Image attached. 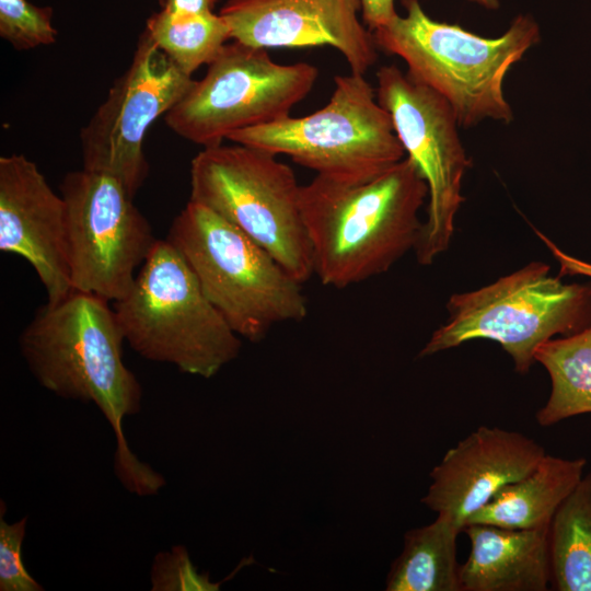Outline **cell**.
Here are the masks:
<instances>
[{"instance_id": "23", "label": "cell", "mask_w": 591, "mask_h": 591, "mask_svg": "<svg viewBox=\"0 0 591 591\" xmlns=\"http://www.w3.org/2000/svg\"><path fill=\"white\" fill-rule=\"evenodd\" d=\"M151 584L153 591H217L220 587V583L210 581L208 573L198 572L189 559L187 549L181 545L155 556Z\"/></svg>"}, {"instance_id": "7", "label": "cell", "mask_w": 591, "mask_h": 591, "mask_svg": "<svg viewBox=\"0 0 591 591\" xmlns=\"http://www.w3.org/2000/svg\"><path fill=\"white\" fill-rule=\"evenodd\" d=\"M189 200L237 227L301 283L314 275L293 170L240 143L202 148L189 169Z\"/></svg>"}, {"instance_id": "13", "label": "cell", "mask_w": 591, "mask_h": 591, "mask_svg": "<svg viewBox=\"0 0 591 591\" xmlns=\"http://www.w3.org/2000/svg\"><path fill=\"white\" fill-rule=\"evenodd\" d=\"M359 13L360 0H227L219 11L235 42L263 49L328 45L350 72L364 76L378 46Z\"/></svg>"}, {"instance_id": "19", "label": "cell", "mask_w": 591, "mask_h": 591, "mask_svg": "<svg viewBox=\"0 0 591 591\" xmlns=\"http://www.w3.org/2000/svg\"><path fill=\"white\" fill-rule=\"evenodd\" d=\"M551 379V393L536 413L542 427L591 414V324L561 338L543 343L534 354Z\"/></svg>"}, {"instance_id": "27", "label": "cell", "mask_w": 591, "mask_h": 591, "mask_svg": "<svg viewBox=\"0 0 591 591\" xmlns=\"http://www.w3.org/2000/svg\"><path fill=\"white\" fill-rule=\"evenodd\" d=\"M215 3L216 0H160L161 9L173 13H210Z\"/></svg>"}, {"instance_id": "24", "label": "cell", "mask_w": 591, "mask_h": 591, "mask_svg": "<svg viewBox=\"0 0 591 591\" xmlns=\"http://www.w3.org/2000/svg\"><path fill=\"white\" fill-rule=\"evenodd\" d=\"M3 501L0 517V590L43 591L44 588L27 572L22 560V543L27 517L9 524L3 519Z\"/></svg>"}, {"instance_id": "3", "label": "cell", "mask_w": 591, "mask_h": 591, "mask_svg": "<svg viewBox=\"0 0 591 591\" xmlns=\"http://www.w3.org/2000/svg\"><path fill=\"white\" fill-rule=\"evenodd\" d=\"M397 14L373 33L378 48L399 57L414 81L431 89L451 106L460 128L490 119L513 120L503 82L510 69L541 40L529 14L517 15L497 37H484L457 24L431 19L420 0H402Z\"/></svg>"}, {"instance_id": "18", "label": "cell", "mask_w": 591, "mask_h": 591, "mask_svg": "<svg viewBox=\"0 0 591 591\" xmlns=\"http://www.w3.org/2000/svg\"><path fill=\"white\" fill-rule=\"evenodd\" d=\"M463 528L453 519H437L404 535L402 553L392 563L386 591H461L456 538Z\"/></svg>"}, {"instance_id": "22", "label": "cell", "mask_w": 591, "mask_h": 591, "mask_svg": "<svg viewBox=\"0 0 591 591\" xmlns=\"http://www.w3.org/2000/svg\"><path fill=\"white\" fill-rule=\"evenodd\" d=\"M49 7L27 0H0V36L15 49L27 50L56 42Z\"/></svg>"}, {"instance_id": "14", "label": "cell", "mask_w": 591, "mask_h": 591, "mask_svg": "<svg viewBox=\"0 0 591 591\" xmlns=\"http://www.w3.org/2000/svg\"><path fill=\"white\" fill-rule=\"evenodd\" d=\"M0 251L32 266L47 302H57L72 290L63 198L20 153L0 158Z\"/></svg>"}, {"instance_id": "17", "label": "cell", "mask_w": 591, "mask_h": 591, "mask_svg": "<svg viewBox=\"0 0 591 591\" xmlns=\"http://www.w3.org/2000/svg\"><path fill=\"white\" fill-rule=\"evenodd\" d=\"M586 465L583 457L545 454L529 474L496 493L466 524L548 529L559 506L583 476Z\"/></svg>"}, {"instance_id": "20", "label": "cell", "mask_w": 591, "mask_h": 591, "mask_svg": "<svg viewBox=\"0 0 591 591\" xmlns=\"http://www.w3.org/2000/svg\"><path fill=\"white\" fill-rule=\"evenodd\" d=\"M548 538L551 586L558 591H591V471L559 506Z\"/></svg>"}, {"instance_id": "5", "label": "cell", "mask_w": 591, "mask_h": 591, "mask_svg": "<svg viewBox=\"0 0 591 591\" xmlns=\"http://www.w3.org/2000/svg\"><path fill=\"white\" fill-rule=\"evenodd\" d=\"M113 308L125 340L137 354L184 373L212 378L240 354V336L166 239L157 241L131 290Z\"/></svg>"}, {"instance_id": "2", "label": "cell", "mask_w": 591, "mask_h": 591, "mask_svg": "<svg viewBox=\"0 0 591 591\" xmlns=\"http://www.w3.org/2000/svg\"><path fill=\"white\" fill-rule=\"evenodd\" d=\"M427 199L428 186L407 157L366 182L316 175L301 185V212L320 282L344 289L386 273L415 250Z\"/></svg>"}, {"instance_id": "26", "label": "cell", "mask_w": 591, "mask_h": 591, "mask_svg": "<svg viewBox=\"0 0 591 591\" xmlns=\"http://www.w3.org/2000/svg\"><path fill=\"white\" fill-rule=\"evenodd\" d=\"M536 235L546 245L554 258L559 265V277L563 276H586L591 278V264L576 258L563 252L553 241L545 234L535 230Z\"/></svg>"}, {"instance_id": "28", "label": "cell", "mask_w": 591, "mask_h": 591, "mask_svg": "<svg viewBox=\"0 0 591 591\" xmlns=\"http://www.w3.org/2000/svg\"><path fill=\"white\" fill-rule=\"evenodd\" d=\"M472 3L480 5L487 10H497L500 7L499 0H467Z\"/></svg>"}, {"instance_id": "4", "label": "cell", "mask_w": 591, "mask_h": 591, "mask_svg": "<svg viewBox=\"0 0 591 591\" xmlns=\"http://www.w3.org/2000/svg\"><path fill=\"white\" fill-rule=\"evenodd\" d=\"M166 240L182 254L233 332L263 340L277 324L301 322L309 312L302 283L266 250L208 207L188 200Z\"/></svg>"}, {"instance_id": "16", "label": "cell", "mask_w": 591, "mask_h": 591, "mask_svg": "<svg viewBox=\"0 0 591 591\" xmlns=\"http://www.w3.org/2000/svg\"><path fill=\"white\" fill-rule=\"evenodd\" d=\"M548 529L466 524L471 549L461 591H546L552 582Z\"/></svg>"}, {"instance_id": "15", "label": "cell", "mask_w": 591, "mask_h": 591, "mask_svg": "<svg viewBox=\"0 0 591 591\" xmlns=\"http://www.w3.org/2000/svg\"><path fill=\"white\" fill-rule=\"evenodd\" d=\"M545 454L542 444L521 432L480 426L432 468L421 502L464 529L473 513L503 486L529 474Z\"/></svg>"}, {"instance_id": "12", "label": "cell", "mask_w": 591, "mask_h": 591, "mask_svg": "<svg viewBox=\"0 0 591 591\" xmlns=\"http://www.w3.org/2000/svg\"><path fill=\"white\" fill-rule=\"evenodd\" d=\"M194 81L143 31L129 67L81 129L82 167L115 177L135 197L149 174L143 150L148 129Z\"/></svg>"}, {"instance_id": "1", "label": "cell", "mask_w": 591, "mask_h": 591, "mask_svg": "<svg viewBox=\"0 0 591 591\" xmlns=\"http://www.w3.org/2000/svg\"><path fill=\"white\" fill-rule=\"evenodd\" d=\"M108 303L76 289L46 302L22 331L20 350L43 387L97 406L116 437L119 480L139 496L153 495L164 478L137 459L123 432L124 419L140 410L142 389L123 361L125 337Z\"/></svg>"}, {"instance_id": "9", "label": "cell", "mask_w": 591, "mask_h": 591, "mask_svg": "<svg viewBox=\"0 0 591 591\" xmlns=\"http://www.w3.org/2000/svg\"><path fill=\"white\" fill-rule=\"evenodd\" d=\"M317 77L311 63H277L267 49L233 40L166 113L165 123L195 144L218 146L237 130L290 116Z\"/></svg>"}, {"instance_id": "8", "label": "cell", "mask_w": 591, "mask_h": 591, "mask_svg": "<svg viewBox=\"0 0 591 591\" xmlns=\"http://www.w3.org/2000/svg\"><path fill=\"white\" fill-rule=\"evenodd\" d=\"M328 103L229 136L234 143L288 155L297 164L338 182L372 179L405 158L390 114L363 74L336 76Z\"/></svg>"}, {"instance_id": "25", "label": "cell", "mask_w": 591, "mask_h": 591, "mask_svg": "<svg viewBox=\"0 0 591 591\" xmlns=\"http://www.w3.org/2000/svg\"><path fill=\"white\" fill-rule=\"evenodd\" d=\"M361 19L374 32L390 23L396 15L394 0H360Z\"/></svg>"}, {"instance_id": "11", "label": "cell", "mask_w": 591, "mask_h": 591, "mask_svg": "<svg viewBox=\"0 0 591 591\" xmlns=\"http://www.w3.org/2000/svg\"><path fill=\"white\" fill-rule=\"evenodd\" d=\"M60 195L72 289L113 303L121 300L158 241L149 221L135 197L107 174L71 171L60 184Z\"/></svg>"}, {"instance_id": "10", "label": "cell", "mask_w": 591, "mask_h": 591, "mask_svg": "<svg viewBox=\"0 0 591 591\" xmlns=\"http://www.w3.org/2000/svg\"><path fill=\"white\" fill-rule=\"evenodd\" d=\"M376 83V99L428 186L426 221L414 250L417 262L427 266L450 246L455 217L464 202L463 179L472 161L461 141L456 117L443 97L396 65L380 67Z\"/></svg>"}, {"instance_id": "6", "label": "cell", "mask_w": 591, "mask_h": 591, "mask_svg": "<svg viewBox=\"0 0 591 591\" xmlns=\"http://www.w3.org/2000/svg\"><path fill=\"white\" fill-rule=\"evenodd\" d=\"M549 269L543 262H531L490 285L452 294L447 322L418 357L488 339L500 344L518 373H528L543 343L591 324V283H564Z\"/></svg>"}, {"instance_id": "21", "label": "cell", "mask_w": 591, "mask_h": 591, "mask_svg": "<svg viewBox=\"0 0 591 591\" xmlns=\"http://www.w3.org/2000/svg\"><path fill=\"white\" fill-rule=\"evenodd\" d=\"M144 32L184 73L211 63L231 39L219 13H173L161 9L146 23Z\"/></svg>"}]
</instances>
